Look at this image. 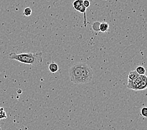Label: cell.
I'll use <instances>...</instances> for the list:
<instances>
[{"label":"cell","mask_w":147,"mask_h":130,"mask_svg":"<svg viewBox=\"0 0 147 130\" xmlns=\"http://www.w3.org/2000/svg\"><path fill=\"white\" fill-rule=\"evenodd\" d=\"M70 81L76 85L85 84L91 82L93 77L92 68L85 63H77L69 69Z\"/></svg>","instance_id":"6da1fadb"},{"label":"cell","mask_w":147,"mask_h":130,"mask_svg":"<svg viewBox=\"0 0 147 130\" xmlns=\"http://www.w3.org/2000/svg\"><path fill=\"white\" fill-rule=\"evenodd\" d=\"M9 58L31 66H37L43 61L41 53H11L9 55Z\"/></svg>","instance_id":"7a4b0ae2"},{"label":"cell","mask_w":147,"mask_h":130,"mask_svg":"<svg viewBox=\"0 0 147 130\" xmlns=\"http://www.w3.org/2000/svg\"><path fill=\"white\" fill-rule=\"evenodd\" d=\"M127 88L134 90H143L147 88V76L145 75H139L137 78L134 80H129Z\"/></svg>","instance_id":"3957f363"},{"label":"cell","mask_w":147,"mask_h":130,"mask_svg":"<svg viewBox=\"0 0 147 130\" xmlns=\"http://www.w3.org/2000/svg\"><path fill=\"white\" fill-rule=\"evenodd\" d=\"M83 0H75V1L73 3V6L74 9H76V11H79L80 8H81L82 6L83 5Z\"/></svg>","instance_id":"277c9868"},{"label":"cell","mask_w":147,"mask_h":130,"mask_svg":"<svg viewBox=\"0 0 147 130\" xmlns=\"http://www.w3.org/2000/svg\"><path fill=\"white\" fill-rule=\"evenodd\" d=\"M109 30V24L108 23L103 22L100 23V31L101 32H107V31Z\"/></svg>","instance_id":"5b68a950"},{"label":"cell","mask_w":147,"mask_h":130,"mask_svg":"<svg viewBox=\"0 0 147 130\" xmlns=\"http://www.w3.org/2000/svg\"><path fill=\"white\" fill-rule=\"evenodd\" d=\"M49 70H50V72H51L52 73H55L56 72H57L58 71V65L55 63H51L48 66Z\"/></svg>","instance_id":"8992f818"},{"label":"cell","mask_w":147,"mask_h":130,"mask_svg":"<svg viewBox=\"0 0 147 130\" xmlns=\"http://www.w3.org/2000/svg\"><path fill=\"white\" fill-rule=\"evenodd\" d=\"M140 75H138V73L136 71V70L135 71H131L129 72V75H128V79L129 80H134L136 79Z\"/></svg>","instance_id":"52a82bcc"},{"label":"cell","mask_w":147,"mask_h":130,"mask_svg":"<svg viewBox=\"0 0 147 130\" xmlns=\"http://www.w3.org/2000/svg\"><path fill=\"white\" fill-rule=\"evenodd\" d=\"M136 71L138 73V75H143L145 74V69L143 67V66H138L136 68Z\"/></svg>","instance_id":"ba28073f"},{"label":"cell","mask_w":147,"mask_h":130,"mask_svg":"<svg viewBox=\"0 0 147 130\" xmlns=\"http://www.w3.org/2000/svg\"><path fill=\"white\" fill-rule=\"evenodd\" d=\"M100 23L99 22H95L92 24V28L94 31H100Z\"/></svg>","instance_id":"9c48e42d"},{"label":"cell","mask_w":147,"mask_h":130,"mask_svg":"<svg viewBox=\"0 0 147 130\" xmlns=\"http://www.w3.org/2000/svg\"><path fill=\"white\" fill-rule=\"evenodd\" d=\"M7 118V115L4 108L0 107V119H5Z\"/></svg>","instance_id":"30bf717a"},{"label":"cell","mask_w":147,"mask_h":130,"mask_svg":"<svg viewBox=\"0 0 147 130\" xmlns=\"http://www.w3.org/2000/svg\"><path fill=\"white\" fill-rule=\"evenodd\" d=\"M23 14L24 16H30L31 15V14H32V9H31L30 8H26L24 9Z\"/></svg>","instance_id":"8fae6325"},{"label":"cell","mask_w":147,"mask_h":130,"mask_svg":"<svg viewBox=\"0 0 147 130\" xmlns=\"http://www.w3.org/2000/svg\"><path fill=\"white\" fill-rule=\"evenodd\" d=\"M141 115L143 117L147 118V107H143L141 109Z\"/></svg>","instance_id":"7c38bea8"},{"label":"cell","mask_w":147,"mask_h":130,"mask_svg":"<svg viewBox=\"0 0 147 130\" xmlns=\"http://www.w3.org/2000/svg\"><path fill=\"white\" fill-rule=\"evenodd\" d=\"M83 5H84V6H85L86 8H88L90 5V3L88 1V0H83Z\"/></svg>","instance_id":"4fadbf2b"},{"label":"cell","mask_w":147,"mask_h":130,"mask_svg":"<svg viewBox=\"0 0 147 130\" xmlns=\"http://www.w3.org/2000/svg\"><path fill=\"white\" fill-rule=\"evenodd\" d=\"M0 130H1V127H0Z\"/></svg>","instance_id":"5bb4252c"}]
</instances>
